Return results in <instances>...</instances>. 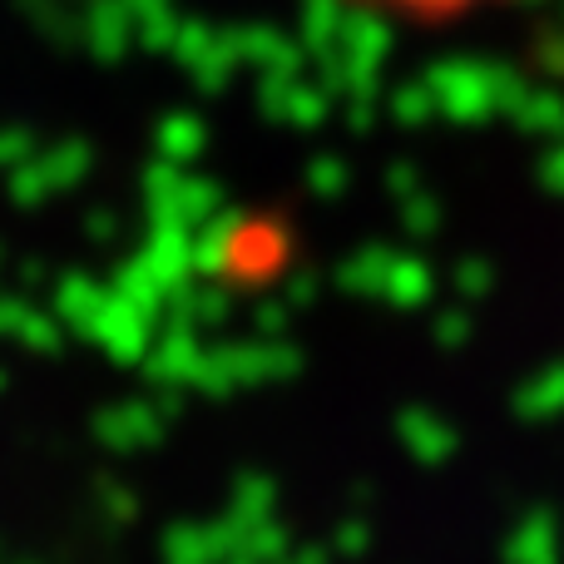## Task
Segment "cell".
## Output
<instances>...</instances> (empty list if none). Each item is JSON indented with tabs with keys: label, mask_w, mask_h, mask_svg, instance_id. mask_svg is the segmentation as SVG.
<instances>
[{
	"label": "cell",
	"mask_w": 564,
	"mask_h": 564,
	"mask_svg": "<svg viewBox=\"0 0 564 564\" xmlns=\"http://www.w3.org/2000/svg\"><path fill=\"white\" fill-rule=\"evenodd\" d=\"M357 6L381 10V15H401V20H426V25H441V20H466V15H480V10L516 6V0H357Z\"/></svg>",
	"instance_id": "cell-1"
}]
</instances>
